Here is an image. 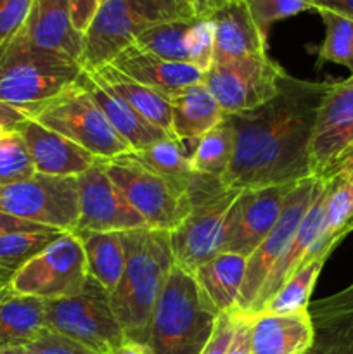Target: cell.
<instances>
[{
  "mask_svg": "<svg viewBox=\"0 0 353 354\" xmlns=\"http://www.w3.org/2000/svg\"><path fill=\"white\" fill-rule=\"evenodd\" d=\"M329 82L284 75L277 93L255 109L227 114L234 156L220 182L228 190L298 183L310 176L308 151Z\"/></svg>",
  "mask_w": 353,
  "mask_h": 354,
  "instance_id": "6da1fadb",
  "label": "cell"
},
{
  "mask_svg": "<svg viewBox=\"0 0 353 354\" xmlns=\"http://www.w3.org/2000/svg\"><path fill=\"white\" fill-rule=\"evenodd\" d=\"M127 265L111 304L128 341L147 348L152 311L175 266L170 232L138 228L123 232Z\"/></svg>",
  "mask_w": 353,
  "mask_h": 354,
  "instance_id": "7a4b0ae2",
  "label": "cell"
},
{
  "mask_svg": "<svg viewBox=\"0 0 353 354\" xmlns=\"http://www.w3.org/2000/svg\"><path fill=\"white\" fill-rule=\"evenodd\" d=\"M218 317L194 275L173 266L152 311L147 349L151 354H201Z\"/></svg>",
  "mask_w": 353,
  "mask_h": 354,
  "instance_id": "3957f363",
  "label": "cell"
},
{
  "mask_svg": "<svg viewBox=\"0 0 353 354\" xmlns=\"http://www.w3.org/2000/svg\"><path fill=\"white\" fill-rule=\"evenodd\" d=\"M192 17H197L196 10L179 0H106L83 33L80 64L85 71L102 68L147 28Z\"/></svg>",
  "mask_w": 353,
  "mask_h": 354,
  "instance_id": "277c9868",
  "label": "cell"
},
{
  "mask_svg": "<svg viewBox=\"0 0 353 354\" xmlns=\"http://www.w3.org/2000/svg\"><path fill=\"white\" fill-rule=\"evenodd\" d=\"M82 71L75 59L33 47L17 35L0 54V102L30 113L75 85Z\"/></svg>",
  "mask_w": 353,
  "mask_h": 354,
  "instance_id": "5b68a950",
  "label": "cell"
},
{
  "mask_svg": "<svg viewBox=\"0 0 353 354\" xmlns=\"http://www.w3.org/2000/svg\"><path fill=\"white\" fill-rule=\"evenodd\" d=\"M239 190H228L220 178L197 176L190 189L192 209L185 220L170 232L175 266L194 275L201 265L224 252L228 211Z\"/></svg>",
  "mask_w": 353,
  "mask_h": 354,
  "instance_id": "8992f818",
  "label": "cell"
},
{
  "mask_svg": "<svg viewBox=\"0 0 353 354\" xmlns=\"http://www.w3.org/2000/svg\"><path fill=\"white\" fill-rule=\"evenodd\" d=\"M31 120L61 133L102 161L132 152L125 138L116 133L92 95L76 82L54 99L30 111Z\"/></svg>",
  "mask_w": 353,
  "mask_h": 354,
  "instance_id": "52a82bcc",
  "label": "cell"
},
{
  "mask_svg": "<svg viewBox=\"0 0 353 354\" xmlns=\"http://www.w3.org/2000/svg\"><path fill=\"white\" fill-rule=\"evenodd\" d=\"M45 324L97 354L114 353L127 341L109 292L90 277L82 292L45 301Z\"/></svg>",
  "mask_w": 353,
  "mask_h": 354,
  "instance_id": "ba28073f",
  "label": "cell"
},
{
  "mask_svg": "<svg viewBox=\"0 0 353 354\" xmlns=\"http://www.w3.org/2000/svg\"><path fill=\"white\" fill-rule=\"evenodd\" d=\"M106 171L147 228L173 232L192 209V197L185 189L147 169L128 154L106 161Z\"/></svg>",
  "mask_w": 353,
  "mask_h": 354,
  "instance_id": "9c48e42d",
  "label": "cell"
},
{
  "mask_svg": "<svg viewBox=\"0 0 353 354\" xmlns=\"http://www.w3.org/2000/svg\"><path fill=\"white\" fill-rule=\"evenodd\" d=\"M0 211L59 232L78 227V180L76 176H33L0 187Z\"/></svg>",
  "mask_w": 353,
  "mask_h": 354,
  "instance_id": "30bf717a",
  "label": "cell"
},
{
  "mask_svg": "<svg viewBox=\"0 0 353 354\" xmlns=\"http://www.w3.org/2000/svg\"><path fill=\"white\" fill-rule=\"evenodd\" d=\"M89 280L82 241L75 232H61L40 254L10 277L9 287L44 301L75 296Z\"/></svg>",
  "mask_w": 353,
  "mask_h": 354,
  "instance_id": "8fae6325",
  "label": "cell"
},
{
  "mask_svg": "<svg viewBox=\"0 0 353 354\" xmlns=\"http://www.w3.org/2000/svg\"><path fill=\"white\" fill-rule=\"evenodd\" d=\"M353 162V75L329 82L308 151L310 176L329 180Z\"/></svg>",
  "mask_w": 353,
  "mask_h": 354,
  "instance_id": "7c38bea8",
  "label": "cell"
},
{
  "mask_svg": "<svg viewBox=\"0 0 353 354\" xmlns=\"http://www.w3.org/2000/svg\"><path fill=\"white\" fill-rule=\"evenodd\" d=\"M315 185H317V178L308 176L293 187L286 203H284L277 223L273 225L270 234L263 239L262 244L246 258L244 282H242L237 308L232 315H235V317H251L253 315L263 286L266 283L277 263L284 258L287 248L296 235L305 213L310 207L315 194Z\"/></svg>",
  "mask_w": 353,
  "mask_h": 354,
  "instance_id": "4fadbf2b",
  "label": "cell"
},
{
  "mask_svg": "<svg viewBox=\"0 0 353 354\" xmlns=\"http://www.w3.org/2000/svg\"><path fill=\"white\" fill-rule=\"evenodd\" d=\"M286 71L269 54H263L234 61H215L203 73L201 82L225 113L237 114L272 99Z\"/></svg>",
  "mask_w": 353,
  "mask_h": 354,
  "instance_id": "5bb4252c",
  "label": "cell"
},
{
  "mask_svg": "<svg viewBox=\"0 0 353 354\" xmlns=\"http://www.w3.org/2000/svg\"><path fill=\"white\" fill-rule=\"evenodd\" d=\"M78 180L80 218L76 230L130 232L145 227L141 214L132 207L106 171V161L76 176Z\"/></svg>",
  "mask_w": 353,
  "mask_h": 354,
  "instance_id": "9a60e30c",
  "label": "cell"
},
{
  "mask_svg": "<svg viewBox=\"0 0 353 354\" xmlns=\"http://www.w3.org/2000/svg\"><path fill=\"white\" fill-rule=\"evenodd\" d=\"M294 185L296 183L239 190L228 211L224 252L248 258L277 223Z\"/></svg>",
  "mask_w": 353,
  "mask_h": 354,
  "instance_id": "2e32d148",
  "label": "cell"
},
{
  "mask_svg": "<svg viewBox=\"0 0 353 354\" xmlns=\"http://www.w3.org/2000/svg\"><path fill=\"white\" fill-rule=\"evenodd\" d=\"M17 133L26 145L35 171L40 175L78 176L100 161L92 152L35 120H28Z\"/></svg>",
  "mask_w": 353,
  "mask_h": 354,
  "instance_id": "e0dca14e",
  "label": "cell"
},
{
  "mask_svg": "<svg viewBox=\"0 0 353 354\" xmlns=\"http://www.w3.org/2000/svg\"><path fill=\"white\" fill-rule=\"evenodd\" d=\"M21 38L33 47L57 52L80 62L83 35L75 28L68 0H33Z\"/></svg>",
  "mask_w": 353,
  "mask_h": 354,
  "instance_id": "ac0fdd59",
  "label": "cell"
},
{
  "mask_svg": "<svg viewBox=\"0 0 353 354\" xmlns=\"http://www.w3.org/2000/svg\"><path fill=\"white\" fill-rule=\"evenodd\" d=\"M109 64L128 78L165 95L166 99H172L183 88L201 83L203 80V73L192 64L165 61L142 50L137 45L125 48Z\"/></svg>",
  "mask_w": 353,
  "mask_h": 354,
  "instance_id": "d6986e66",
  "label": "cell"
},
{
  "mask_svg": "<svg viewBox=\"0 0 353 354\" xmlns=\"http://www.w3.org/2000/svg\"><path fill=\"white\" fill-rule=\"evenodd\" d=\"M78 82L80 85L96 99V102L99 104L102 113L106 114L111 127L116 130V133L120 135L121 138H125V140L128 142L132 151H141V149L149 147V145L156 144V142L172 137V135H168L166 131H163L161 128L149 123V121L145 120V118H142L137 111L132 109V107L93 71H85V69H83Z\"/></svg>",
  "mask_w": 353,
  "mask_h": 354,
  "instance_id": "ffe728a7",
  "label": "cell"
},
{
  "mask_svg": "<svg viewBox=\"0 0 353 354\" xmlns=\"http://www.w3.org/2000/svg\"><path fill=\"white\" fill-rule=\"evenodd\" d=\"M327 194H329V180L317 178V185H315V194H314V199H311L310 207H308V211L305 213L303 220H301L300 227H298L296 230V235H294L293 242H291V245L287 248L284 258L277 263V266L272 270L266 283L263 286L251 317H255V315L260 311V308L266 303V299H269L272 294H275L277 290L280 289V286H282L289 277H293L294 273L305 265L311 248H314L318 235H320Z\"/></svg>",
  "mask_w": 353,
  "mask_h": 354,
  "instance_id": "44dd1931",
  "label": "cell"
},
{
  "mask_svg": "<svg viewBox=\"0 0 353 354\" xmlns=\"http://www.w3.org/2000/svg\"><path fill=\"white\" fill-rule=\"evenodd\" d=\"M315 337L303 354H353V286L308 308Z\"/></svg>",
  "mask_w": 353,
  "mask_h": 354,
  "instance_id": "7402d4cb",
  "label": "cell"
},
{
  "mask_svg": "<svg viewBox=\"0 0 353 354\" xmlns=\"http://www.w3.org/2000/svg\"><path fill=\"white\" fill-rule=\"evenodd\" d=\"M314 337L310 311L260 313L251 320V354H303Z\"/></svg>",
  "mask_w": 353,
  "mask_h": 354,
  "instance_id": "603a6c76",
  "label": "cell"
},
{
  "mask_svg": "<svg viewBox=\"0 0 353 354\" xmlns=\"http://www.w3.org/2000/svg\"><path fill=\"white\" fill-rule=\"evenodd\" d=\"M208 19L213 24V62L266 54V40L253 23L244 0L221 7Z\"/></svg>",
  "mask_w": 353,
  "mask_h": 354,
  "instance_id": "cb8c5ba5",
  "label": "cell"
},
{
  "mask_svg": "<svg viewBox=\"0 0 353 354\" xmlns=\"http://www.w3.org/2000/svg\"><path fill=\"white\" fill-rule=\"evenodd\" d=\"M246 273V258L234 252H220L194 272L204 299L218 315H232L237 308Z\"/></svg>",
  "mask_w": 353,
  "mask_h": 354,
  "instance_id": "d4e9b609",
  "label": "cell"
},
{
  "mask_svg": "<svg viewBox=\"0 0 353 354\" xmlns=\"http://www.w3.org/2000/svg\"><path fill=\"white\" fill-rule=\"evenodd\" d=\"M172 104V133L179 140L196 142L225 120L221 109L204 83H196L170 99Z\"/></svg>",
  "mask_w": 353,
  "mask_h": 354,
  "instance_id": "484cf974",
  "label": "cell"
},
{
  "mask_svg": "<svg viewBox=\"0 0 353 354\" xmlns=\"http://www.w3.org/2000/svg\"><path fill=\"white\" fill-rule=\"evenodd\" d=\"M47 328L45 301L0 289V348H24Z\"/></svg>",
  "mask_w": 353,
  "mask_h": 354,
  "instance_id": "4316f807",
  "label": "cell"
},
{
  "mask_svg": "<svg viewBox=\"0 0 353 354\" xmlns=\"http://www.w3.org/2000/svg\"><path fill=\"white\" fill-rule=\"evenodd\" d=\"M75 234L82 241L89 277L113 294L127 265L123 232L75 230Z\"/></svg>",
  "mask_w": 353,
  "mask_h": 354,
  "instance_id": "83f0119b",
  "label": "cell"
},
{
  "mask_svg": "<svg viewBox=\"0 0 353 354\" xmlns=\"http://www.w3.org/2000/svg\"><path fill=\"white\" fill-rule=\"evenodd\" d=\"M100 80L107 83L128 106L137 111L142 118L161 128L168 135H172V104L161 93L154 92L149 86L128 78L123 73L118 71L114 66L106 64L99 69H93Z\"/></svg>",
  "mask_w": 353,
  "mask_h": 354,
  "instance_id": "f1b7e54d",
  "label": "cell"
},
{
  "mask_svg": "<svg viewBox=\"0 0 353 354\" xmlns=\"http://www.w3.org/2000/svg\"><path fill=\"white\" fill-rule=\"evenodd\" d=\"M187 144L189 142L168 137L141 151L128 152V156L168 182L190 192L197 175L190 169V151H187Z\"/></svg>",
  "mask_w": 353,
  "mask_h": 354,
  "instance_id": "f546056e",
  "label": "cell"
},
{
  "mask_svg": "<svg viewBox=\"0 0 353 354\" xmlns=\"http://www.w3.org/2000/svg\"><path fill=\"white\" fill-rule=\"evenodd\" d=\"M234 127L225 116L220 124L194 142V149L190 152V169L196 175L221 178L234 156Z\"/></svg>",
  "mask_w": 353,
  "mask_h": 354,
  "instance_id": "4dcf8cb0",
  "label": "cell"
},
{
  "mask_svg": "<svg viewBox=\"0 0 353 354\" xmlns=\"http://www.w3.org/2000/svg\"><path fill=\"white\" fill-rule=\"evenodd\" d=\"M324 263L325 259H315V261H310L301 266L293 277H289L280 286V289L275 294H272L266 299V303L260 308L256 315H289L308 311L311 292H314L318 275H320L322 268H324Z\"/></svg>",
  "mask_w": 353,
  "mask_h": 354,
  "instance_id": "1f68e13d",
  "label": "cell"
},
{
  "mask_svg": "<svg viewBox=\"0 0 353 354\" xmlns=\"http://www.w3.org/2000/svg\"><path fill=\"white\" fill-rule=\"evenodd\" d=\"M192 19H173L158 23L147 28L135 38L134 45L149 54L172 62H187L189 64V52H187V37L192 28Z\"/></svg>",
  "mask_w": 353,
  "mask_h": 354,
  "instance_id": "d6a6232c",
  "label": "cell"
},
{
  "mask_svg": "<svg viewBox=\"0 0 353 354\" xmlns=\"http://www.w3.org/2000/svg\"><path fill=\"white\" fill-rule=\"evenodd\" d=\"M325 26V37L318 47L317 66L334 62L350 69L353 75V19L331 12L317 10Z\"/></svg>",
  "mask_w": 353,
  "mask_h": 354,
  "instance_id": "836d02e7",
  "label": "cell"
},
{
  "mask_svg": "<svg viewBox=\"0 0 353 354\" xmlns=\"http://www.w3.org/2000/svg\"><path fill=\"white\" fill-rule=\"evenodd\" d=\"M61 232H10L0 235V266L17 272L40 254Z\"/></svg>",
  "mask_w": 353,
  "mask_h": 354,
  "instance_id": "e575fe53",
  "label": "cell"
},
{
  "mask_svg": "<svg viewBox=\"0 0 353 354\" xmlns=\"http://www.w3.org/2000/svg\"><path fill=\"white\" fill-rule=\"evenodd\" d=\"M35 173L37 171L21 135L0 137V187L26 180Z\"/></svg>",
  "mask_w": 353,
  "mask_h": 354,
  "instance_id": "d590c367",
  "label": "cell"
},
{
  "mask_svg": "<svg viewBox=\"0 0 353 354\" xmlns=\"http://www.w3.org/2000/svg\"><path fill=\"white\" fill-rule=\"evenodd\" d=\"M244 2L251 14L253 23L256 24L265 40L269 38V31L273 23L314 9L310 0H244Z\"/></svg>",
  "mask_w": 353,
  "mask_h": 354,
  "instance_id": "8d00e7d4",
  "label": "cell"
},
{
  "mask_svg": "<svg viewBox=\"0 0 353 354\" xmlns=\"http://www.w3.org/2000/svg\"><path fill=\"white\" fill-rule=\"evenodd\" d=\"M187 52H189V64L199 69L201 73H206L213 64V24L208 17H196L187 37Z\"/></svg>",
  "mask_w": 353,
  "mask_h": 354,
  "instance_id": "74e56055",
  "label": "cell"
},
{
  "mask_svg": "<svg viewBox=\"0 0 353 354\" xmlns=\"http://www.w3.org/2000/svg\"><path fill=\"white\" fill-rule=\"evenodd\" d=\"M33 0H0V54L21 33Z\"/></svg>",
  "mask_w": 353,
  "mask_h": 354,
  "instance_id": "f35d334b",
  "label": "cell"
},
{
  "mask_svg": "<svg viewBox=\"0 0 353 354\" xmlns=\"http://www.w3.org/2000/svg\"><path fill=\"white\" fill-rule=\"evenodd\" d=\"M28 354H97L85 346L64 337L54 330L45 328L35 341L24 346Z\"/></svg>",
  "mask_w": 353,
  "mask_h": 354,
  "instance_id": "ab89813d",
  "label": "cell"
},
{
  "mask_svg": "<svg viewBox=\"0 0 353 354\" xmlns=\"http://www.w3.org/2000/svg\"><path fill=\"white\" fill-rule=\"evenodd\" d=\"M235 330V317L234 315H220L215 325L213 335L210 342L201 354H225Z\"/></svg>",
  "mask_w": 353,
  "mask_h": 354,
  "instance_id": "60d3db41",
  "label": "cell"
},
{
  "mask_svg": "<svg viewBox=\"0 0 353 354\" xmlns=\"http://www.w3.org/2000/svg\"><path fill=\"white\" fill-rule=\"evenodd\" d=\"M28 120H31V116L26 109L12 106V104L0 102V137L17 133Z\"/></svg>",
  "mask_w": 353,
  "mask_h": 354,
  "instance_id": "b9f144b4",
  "label": "cell"
},
{
  "mask_svg": "<svg viewBox=\"0 0 353 354\" xmlns=\"http://www.w3.org/2000/svg\"><path fill=\"white\" fill-rule=\"evenodd\" d=\"M251 317H235L234 337L225 354H251Z\"/></svg>",
  "mask_w": 353,
  "mask_h": 354,
  "instance_id": "7bdbcfd3",
  "label": "cell"
},
{
  "mask_svg": "<svg viewBox=\"0 0 353 354\" xmlns=\"http://www.w3.org/2000/svg\"><path fill=\"white\" fill-rule=\"evenodd\" d=\"M68 3L73 24L83 35L99 9V2L97 0H68Z\"/></svg>",
  "mask_w": 353,
  "mask_h": 354,
  "instance_id": "ee69618b",
  "label": "cell"
},
{
  "mask_svg": "<svg viewBox=\"0 0 353 354\" xmlns=\"http://www.w3.org/2000/svg\"><path fill=\"white\" fill-rule=\"evenodd\" d=\"M10 232H54V228L42 227V225L21 220V218H16L12 214H7L3 211H0V235L10 234Z\"/></svg>",
  "mask_w": 353,
  "mask_h": 354,
  "instance_id": "f6af8a7d",
  "label": "cell"
},
{
  "mask_svg": "<svg viewBox=\"0 0 353 354\" xmlns=\"http://www.w3.org/2000/svg\"><path fill=\"white\" fill-rule=\"evenodd\" d=\"M314 10H331V12L353 19V0H311Z\"/></svg>",
  "mask_w": 353,
  "mask_h": 354,
  "instance_id": "bcb514c9",
  "label": "cell"
},
{
  "mask_svg": "<svg viewBox=\"0 0 353 354\" xmlns=\"http://www.w3.org/2000/svg\"><path fill=\"white\" fill-rule=\"evenodd\" d=\"M232 2H237V0H194V9H196L197 17H210L218 9Z\"/></svg>",
  "mask_w": 353,
  "mask_h": 354,
  "instance_id": "7dc6e473",
  "label": "cell"
},
{
  "mask_svg": "<svg viewBox=\"0 0 353 354\" xmlns=\"http://www.w3.org/2000/svg\"><path fill=\"white\" fill-rule=\"evenodd\" d=\"M111 354H149V349L145 348V346L138 344V342H134V341H125L123 344L120 346V348L116 349L114 353Z\"/></svg>",
  "mask_w": 353,
  "mask_h": 354,
  "instance_id": "c3c4849f",
  "label": "cell"
},
{
  "mask_svg": "<svg viewBox=\"0 0 353 354\" xmlns=\"http://www.w3.org/2000/svg\"><path fill=\"white\" fill-rule=\"evenodd\" d=\"M14 273L10 272V270L3 268V266H0V286H7L10 280V277H12Z\"/></svg>",
  "mask_w": 353,
  "mask_h": 354,
  "instance_id": "681fc988",
  "label": "cell"
},
{
  "mask_svg": "<svg viewBox=\"0 0 353 354\" xmlns=\"http://www.w3.org/2000/svg\"><path fill=\"white\" fill-rule=\"evenodd\" d=\"M0 354H28L24 348H0Z\"/></svg>",
  "mask_w": 353,
  "mask_h": 354,
  "instance_id": "f907efd6",
  "label": "cell"
},
{
  "mask_svg": "<svg viewBox=\"0 0 353 354\" xmlns=\"http://www.w3.org/2000/svg\"><path fill=\"white\" fill-rule=\"evenodd\" d=\"M343 171H345V173H348V175H352V176H353V162H350V165L346 166V168L343 169ZM339 173H341V171H339Z\"/></svg>",
  "mask_w": 353,
  "mask_h": 354,
  "instance_id": "816d5d0a",
  "label": "cell"
},
{
  "mask_svg": "<svg viewBox=\"0 0 353 354\" xmlns=\"http://www.w3.org/2000/svg\"><path fill=\"white\" fill-rule=\"evenodd\" d=\"M179 2H182V3H185V6H189V7H192L194 9V0H179ZM196 10V9H194Z\"/></svg>",
  "mask_w": 353,
  "mask_h": 354,
  "instance_id": "f5cc1de1",
  "label": "cell"
},
{
  "mask_svg": "<svg viewBox=\"0 0 353 354\" xmlns=\"http://www.w3.org/2000/svg\"><path fill=\"white\" fill-rule=\"evenodd\" d=\"M97 2H99V6H100V3H104V2H106V0H97Z\"/></svg>",
  "mask_w": 353,
  "mask_h": 354,
  "instance_id": "db71d44e",
  "label": "cell"
},
{
  "mask_svg": "<svg viewBox=\"0 0 353 354\" xmlns=\"http://www.w3.org/2000/svg\"><path fill=\"white\" fill-rule=\"evenodd\" d=\"M2 287H3V286H0V289H2Z\"/></svg>",
  "mask_w": 353,
  "mask_h": 354,
  "instance_id": "11a10c76",
  "label": "cell"
},
{
  "mask_svg": "<svg viewBox=\"0 0 353 354\" xmlns=\"http://www.w3.org/2000/svg\"><path fill=\"white\" fill-rule=\"evenodd\" d=\"M149 354H151V351H149Z\"/></svg>",
  "mask_w": 353,
  "mask_h": 354,
  "instance_id": "9f6ffc18",
  "label": "cell"
}]
</instances>
